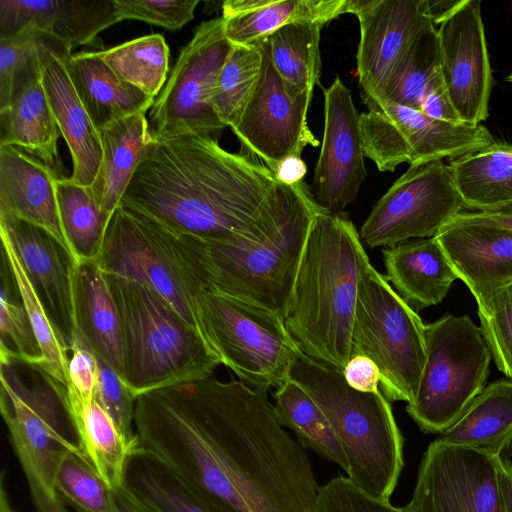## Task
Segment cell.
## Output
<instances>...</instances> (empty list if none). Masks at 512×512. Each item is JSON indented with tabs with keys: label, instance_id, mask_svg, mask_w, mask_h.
Listing matches in <instances>:
<instances>
[{
	"label": "cell",
	"instance_id": "23",
	"mask_svg": "<svg viewBox=\"0 0 512 512\" xmlns=\"http://www.w3.org/2000/svg\"><path fill=\"white\" fill-rule=\"evenodd\" d=\"M0 116V144L27 151L64 177L57 146L60 131L43 86L39 50L16 73L8 107Z\"/></svg>",
	"mask_w": 512,
	"mask_h": 512
},
{
	"label": "cell",
	"instance_id": "38",
	"mask_svg": "<svg viewBox=\"0 0 512 512\" xmlns=\"http://www.w3.org/2000/svg\"><path fill=\"white\" fill-rule=\"evenodd\" d=\"M322 27L315 23H291L260 40L279 75L296 90L312 92L319 82Z\"/></svg>",
	"mask_w": 512,
	"mask_h": 512
},
{
	"label": "cell",
	"instance_id": "19",
	"mask_svg": "<svg viewBox=\"0 0 512 512\" xmlns=\"http://www.w3.org/2000/svg\"><path fill=\"white\" fill-rule=\"evenodd\" d=\"M435 237L477 303L512 283V228L462 211Z\"/></svg>",
	"mask_w": 512,
	"mask_h": 512
},
{
	"label": "cell",
	"instance_id": "14",
	"mask_svg": "<svg viewBox=\"0 0 512 512\" xmlns=\"http://www.w3.org/2000/svg\"><path fill=\"white\" fill-rule=\"evenodd\" d=\"M436 439L419 465L410 512H502L498 458Z\"/></svg>",
	"mask_w": 512,
	"mask_h": 512
},
{
	"label": "cell",
	"instance_id": "10",
	"mask_svg": "<svg viewBox=\"0 0 512 512\" xmlns=\"http://www.w3.org/2000/svg\"><path fill=\"white\" fill-rule=\"evenodd\" d=\"M302 211L255 242H212L213 290L285 319L315 214Z\"/></svg>",
	"mask_w": 512,
	"mask_h": 512
},
{
	"label": "cell",
	"instance_id": "54",
	"mask_svg": "<svg viewBox=\"0 0 512 512\" xmlns=\"http://www.w3.org/2000/svg\"><path fill=\"white\" fill-rule=\"evenodd\" d=\"M113 512H151L123 486L112 489Z\"/></svg>",
	"mask_w": 512,
	"mask_h": 512
},
{
	"label": "cell",
	"instance_id": "22",
	"mask_svg": "<svg viewBox=\"0 0 512 512\" xmlns=\"http://www.w3.org/2000/svg\"><path fill=\"white\" fill-rule=\"evenodd\" d=\"M57 178L56 172L36 156L0 144V216L44 229L72 256L59 215Z\"/></svg>",
	"mask_w": 512,
	"mask_h": 512
},
{
	"label": "cell",
	"instance_id": "59",
	"mask_svg": "<svg viewBox=\"0 0 512 512\" xmlns=\"http://www.w3.org/2000/svg\"><path fill=\"white\" fill-rule=\"evenodd\" d=\"M507 81L512 82V73L507 77Z\"/></svg>",
	"mask_w": 512,
	"mask_h": 512
},
{
	"label": "cell",
	"instance_id": "28",
	"mask_svg": "<svg viewBox=\"0 0 512 512\" xmlns=\"http://www.w3.org/2000/svg\"><path fill=\"white\" fill-rule=\"evenodd\" d=\"M66 66L75 90L97 130L147 112L154 98L126 83L104 62L100 51L69 53Z\"/></svg>",
	"mask_w": 512,
	"mask_h": 512
},
{
	"label": "cell",
	"instance_id": "37",
	"mask_svg": "<svg viewBox=\"0 0 512 512\" xmlns=\"http://www.w3.org/2000/svg\"><path fill=\"white\" fill-rule=\"evenodd\" d=\"M61 225L76 264L98 262L111 215L93 197L89 187L71 178L56 179Z\"/></svg>",
	"mask_w": 512,
	"mask_h": 512
},
{
	"label": "cell",
	"instance_id": "3",
	"mask_svg": "<svg viewBox=\"0 0 512 512\" xmlns=\"http://www.w3.org/2000/svg\"><path fill=\"white\" fill-rule=\"evenodd\" d=\"M369 261L348 217L322 209L315 214L284 319L301 353L343 371L352 355L359 280Z\"/></svg>",
	"mask_w": 512,
	"mask_h": 512
},
{
	"label": "cell",
	"instance_id": "58",
	"mask_svg": "<svg viewBox=\"0 0 512 512\" xmlns=\"http://www.w3.org/2000/svg\"><path fill=\"white\" fill-rule=\"evenodd\" d=\"M391 512H410V511L406 508V506H404V507L392 506Z\"/></svg>",
	"mask_w": 512,
	"mask_h": 512
},
{
	"label": "cell",
	"instance_id": "33",
	"mask_svg": "<svg viewBox=\"0 0 512 512\" xmlns=\"http://www.w3.org/2000/svg\"><path fill=\"white\" fill-rule=\"evenodd\" d=\"M441 441L502 456L512 444V379L486 386L445 431Z\"/></svg>",
	"mask_w": 512,
	"mask_h": 512
},
{
	"label": "cell",
	"instance_id": "43",
	"mask_svg": "<svg viewBox=\"0 0 512 512\" xmlns=\"http://www.w3.org/2000/svg\"><path fill=\"white\" fill-rule=\"evenodd\" d=\"M54 489L62 503L78 512H113L112 489L81 451H66L61 456Z\"/></svg>",
	"mask_w": 512,
	"mask_h": 512
},
{
	"label": "cell",
	"instance_id": "29",
	"mask_svg": "<svg viewBox=\"0 0 512 512\" xmlns=\"http://www.w3.org/2000/svg\"><path fill=\"white\" fill-rule=\"evenodd\" d=\"M346 0H227L225 34L233 45L254 44L291 23H326L345 14Z\"/></svg>",
	"mask_w": 512,
	"mask_h": 512
},
{
	"label": "cell",
	"instance_id": "8",
	"mask_svg": "<svg viewBox=\"0 0 512 512\" xmlns=\"http://www.w3.org/2000/svg\"><path fill=\"white\" fill-rule=\"evenodd\" d=\"M426 360L406 410L419 428L442 433L485 388L492 358L482 330L467 315L425 325Z\"/></svg>",
	"mask_w": 512,
	"mask_h": 512
},
{
	"label": "cell",
	"instance_id": "44",
	"mask_svg": "<svg viewBox=\"0 0 512 512\" xmlns=\"http://www.w3.org/2000/svg\"><path fill=\"white\" fill-rule=\"evenodd\" d=\"M482 334L498 367L512 379V283L477 303Z\"/></svg>",
	"mask_w": 512,
	"mask_h": 512
},
{
	"label": "cell",
	"instance_id": "21",
	"mask_svg": "<svg viewBox=\"0 0 512 512\" xmlns=\"http://www.w3.org/2000/svg\"><path fill=\"white\" fill-rule=\"evenodd\" d=\"M63 43L48 36L39 48L42 82L57 127L69 148L71 180L91 187L99 171L102 147L97 128L85 110L70 78Z\"/></svg>",
	"mask_w": 512,
	"mask_h": 512
},
{
	"label": "cell",
	"instance_id": "4",
	"mask_svg": "<svg viewBox=\"0 0 512 512\" xmlns=\"http://www.w3.org/2000/svg\"><path fill=\"white\" fill-rule=\"evenodd\" d=\"M98 263L104 273L138 281L156 292L211 349L203 311L204 297L213 290L208 241L119 205L109 220Z\"/></svg>",
	"mask_w": 512,
	"mask_h": 512
},
{
	"label": "cell",
	"instance_id": "26",
	"mask_svg": "<svg viewBox=\"0 0 512 512\" xmlns=\"http://www.w3.org/2000/svg\"><path fill=\"white\" fill-rule=\"evenodd\" d=\"M386 279L414 310L440 303L458 279L435 236L383 249Z\"/></svg>",
	"mask_w": 512,
	"mask_h": 512
},
{
	"label": "cell",
	"instance_id": "24",
	"mask_svg": "<svg viewBox=\"0 0 512 512\" xmlns=\"http://www.w3.org/2000/svg\"><path fill=\"white\" fill-rule=\"evenodd\" d=\"M117 22L114 0H0V38L32 26L72 51Z\"/></svg>",
	"mask_w": 512,
	"mask_h": 512
},
{
	"label": "cell",
	"instance_id": "57",
	"mask_svg": "<svg viewBox=\"0 0 512 512\" xmlns=\"http://www.w3.org/2000/svg\"><path fill=\"white\" fill-rule=\"evenodd\" d=\"M1 512H15L9 504L3 484L1 485Z\"/></svg>",
	"mask_w": 512,
	"mask_h": 512
},
{
	"label": "cell",
	"instance_id": "47",
	"mask_svg": "<svg viewBox=\"0 0 512 512\" xmlns=\"http://www.w3.org/2000/svg\"><path fill=\"white\" fill-rule=\"evenodd\" d=\"M48 36L27 26L15 34L0 38V111L8 107L16 73L38 52Z\"/></svg>",
	"mask_w": 512,
	"mask_h": 512
},
{
	"label": "cell",
	"instance_id": "48",
	"mask_svg": "<svg viewBox=\"0 0 512 512\" xmlns=\"http://www.w3.org/2000/svg\"><path fill=\"white\" fill-rule=\"evenodd\" d=\"M392 506L365 494L347 477L338 476L319 488L315 512H391Z\"/></svg>",
	"mask_w": 512,
	"mask_h": 512
},
{
	"label": "cell",
	"instance_id": "7",
	"mask_svg": "<svg viewBox=\"0 0 512 512\" xmlns=\"http://www.w3.org/2000/svg\"><path fill=\"white\" fill-rule=\"evenodd\" d=\"M0 409L37 512H67L54 489L66 451H81L66 406V387L41 371L25 381L17 363H0Z\"/></svg>",
	"mask_w": 512,
	"mask_h": 512
},
{
	"label": "cell",
	"instance_id": "2",
	"mask_svg": "<svg viewBox=\"0 0 512 512\" xmlns=\"http://www.w3.org/2000/svg\"><path fill=\"white\" fill-rule=\"evenodd\" d=\"M119 205L209 243L258 241L318 206L304 182L282 183L261 161L194 134L152 139Z\"/></svg>",
	"mask_w": 512,
	"mask_h": 512
},
{
	"label": "cell",
	"instance_id": "35",
	"mask_svg": "<svg viewBox=\"0 0 512 512\" xmlns=\"http://www.w3.org/2000/svg\"><path fill=\"white\" fill-rule=\"evenodd\" d=\"M441 76L438 31L427 20L401 53L371 110L385 104L419 110L428 87Z\"/></svg>",
	"mask_w": 512,
	"mask_h": 512
},
{
	"label": "cell",
	"instance_id": "36",
	"mask_svg": "<svg viewBox=\"0 0 512 512\" xmlns=\"http://www.w3.org/2000/svg\"><path fill=\"white\" fill-rule=\"evenodd\" d=\"M273 398L274 410L282 426L290 429L304 448L315 451L346 472L343 446L314 398L291 378L277 387Z\"/></svg>",
	"mask_w": 512,
	"mask_h": 512
},
{
	"label": "cell",
	"instance_id": "32",
	"mask_svg": "<svg viewBox=\"0 0 512 512\" xmlns=\"http://www.w3.org/2000/svg\"><path fill=\"white\" fill-rule=\"evenodd\" d=\"M66 406L83 453L111 489L122 486L130 453L139 443L127 440L96 397L84 399L66 388Z\"/></svg>",
	"mask_w": 512,
	"mask_h": 512
},
{
	"label": "cell",
	"instance_id": "46",
	"mask_svg": "<svg viewBox=\"0 0 512 512\" xmlns=\"http://www.w3.org/2000/svg\"><path fill=\"white\" fill-rule=\"evenodd\" d=\"M98 363L99 380L96 398L113 418L127 440L138 444L134 430L136 397L119 374L99 358Z\"/></svg>",
	"mask_w": 512,
	"mask_h": 512
},
{
	"label": "cell",
	"instance_id": "30",
	"mask_svg": "<svg viewBox=\"0 0 512 512\" xmlns=\"http://www.w3.org/2000/svg\"><path fill=\"white\" fill-rule=\"evenodd\" d=\"M98 132L102 159L89 189L101 208L112 215L153 137L146 112L114 121Z\"/></svg>",
	"mask_w": 512,
	"mask_h": 512
},
{
	"label": "cell",
	"instance_id": "15",
	"mask_svg": "<svg viewBox=\"0 0 512 512\" xmlns=\"http://www.w3.org/2000/svg\"><path fill=\"white\" fill-rule=\"evenodd\" d=\"M257 43L262 52L260 76L233 132L242 146L274 173L284 159L301 157L306 146L317 147L319 140L307 122L312 92L288 85L264 44Z\"/></svg>",
	"mask_w": 512,
	"mask_h": 512
},
{
	"label": "cell",
	"instance_id": "53",
	"mask_svg": "<svg viewBox=\"0 0 512 512\" xmlns=\"http://www.w3.org/2000/svg\"><path fill=\"white\" fill-rule=\"evenodd\" d=\"M497 468L502 512H512V462L500 456Z\"/></svg>",
	"mask_w": 512,
	"mask_h": 512
},
{
	"label": "cell",
	"instance_id": "6",
	"mask_svg": "<svg viewBox=\"0 0 512 512\" xmlns=\"http://www.w3.org/2000/svg\"><path fill=\"white\" fill-rule=\"evenodd\" d=\"M104 275L120 318L124 379L136 398L213 375L220 359L161 296L138 281Z\"/></svg>",
	"mask_w": 512,
	"mask_h": 512
},
{
	"label": "cell",
	"instance_id": "31",
	"mask_svg": "<svg viewBox=\"0 0 512 512\" xmlns=\"http://www.w3.org/2000/svg\"><path fill=\"white\" fill-rule=\"evenodd\" d=\"M122 486L151 512H225L141 445L130 453Z\"/></svg>",
	"mask_w": 512,
	"mask_h": 512
},
{
	"label": "cell",
	"instance_id": "50",
	"mask_svg": "<svg viewBox=\"0 0 512 512\" xmlns=\"http://www.w3.org/2000/svg\"><path fill=\"white\" fill-rule=\"evenodd\" d=\"M347 384L361 392H377L381 381L378 366L373 360L363 355L350 358L343 369Z\"/></svg>",
	"mask_w": 512,
	"mask_h": 512
},
{
	"label": "cell",
	"instance_id": "40",
	"mask_svg": "<svg viewBox=\"0 0 512 512\" xmlns=\"http://www.w3.org/2000/svg\"><path fill=\"white\" fill-rule=\"evenodd\" d=\"M100 53L119 78L154 99L168 79L169 47L161 34L138 37Z\"/></svg>",
	"mask_w": 512,
	"mask_h": 512
},
{
	"label": "cell",
	"instance_id": "52",
	"mask_svg": "<svg viewBox=\"0 0 512 512\" xmlns=\"http://www.w3.org/2000/svg\"><path fill=\"white\" fill-rule=\"evenodd\" d=\"M307 173V167L299 156H291L284 159L274 171L277 179L288 185H295L303 182Z\"/></svg>",
	"mask_w": 512,
	"mask_h": 512
},
{
	"label": "cell",
	"instance_id": "49",
	"mask_svg": "<svg viewBox=\"0 0 512 512\" xmlns=\"http://www.w3.org/2000/svg\"><path fill=\"white\" fill-rule=\"evenodd\" d=\"M70 351L66 388L72 389L84 399L96 397L99 380L98 358L78 330L71 340Z\"/></svg>",
	"mask_w": 512,
	"mask_h": 512
},
{
	"label": "cell",
	"instance_id": "9",
	"mask_svg": "<svg viewBox=\"0 0 512 512\" xmlns=\"http://www.w3.org/2000/svg\"><path fill=\"white\" fill-rule=\"evenodd\" d=\"M375 362L390 401L409 403L426 360L425 324L370 263L363 267L352 334V355Z\"/></svg>",
	"mask_w": 512,
	"mask_h": 512
},
{
	"label": "cell",
	"instance_id": "11",
	"mask_svg": "<svg viewBox=\"0 0 512 512\" xmlns=\"http://www.w3.org/2000/svg\"><path fill=\"white\" fill-rule=\"evenodd\" d=\"M203 311L211 349L240 381L268 391L289 378L301 352L281 317L214 291Z\"/></svg>",
	"mask_w": 512,
	"mask_h": 512
},
{
	"label": "cell",
	"instance_id": "17",
	"mask_svg": "<svg viewBox=\"0 0 512 512\" xmlns=\"http://www.w3.org/2000/svg\"><path fill=\"white\" fill-rule=\"evenodd\" d=\"M323 95V142L310 190L322 210L338 214L356 199L366 178L360 114L338 76Z\"/></svg>",
	"mask_w": 512,
	"mask_h": 512
},
{
	"label": "cell",
	"instance_id": "42",
	"mask_svg": "<svg viewBox=\"0 0 512 512\" xmlns=\"http://www.w3.org/2000/svg\"><path fill=\"white\" fill-rule=\"evenodd\" d=\"M0 363L19 362L38 368L41 351L18 289L2 255L0 297Z\"/></svg>",
	"mask_w": 512,
	"mask_h": 512
},
{
	"label": "cell",
	"instance_id": "5",
	"mask_svg": "<svg viewBox=\"0 0 512 512\" xmlns=\"http://www.w3.org/2000/svg\"><path fill=\"white\" fill-rule=\"evenodd\" d=\"M289 378L318 403L347 458V478L370 497L390 502L402 468L403 436L390 400L381 390L350 387L343 371L300 353Z\"/></svg>",
	"mask_w": 512,
	"mask_h": 512
},
{
	"label": "cell",
	"instance_id": "25",
	"mask_svg": "<svg viewBox=\"0 0 512 512\" xmlns=\"http://www.w3.org/2000/svg\"><path fill=\"white\" fill-rule=\"evenodd\" d=\"M385 108L397 143L409 153V165L456 159L494 142L482 124L438 120L396 104H387Z\"/></svg>",
	"mask_w": 512,
	"mask_h": 512
},
{
	"label": "cell",
	"instance_id": "20",
	"mask_svg": "<svg viewBox=\"0 0 512 512\" xmlns=\"http://www.w3.org/2000/svg\"><path fill=\"white\" fill-rule=\"evenodd\" d=\"M0 230L8 236L49 317L70 348L77 331L76 262L52 235L32 223L0 216Z\"/></svg>",
	"mask_w": 512,
	"mask_h": 512
},
{
	"label": "cell",
	"instance_id": "1",
	"mask_svg": "<svg viewBox=\"0 0 512 512\" xmlns=\"http://www.w3.org/2000/svg\"><path fill=\"white\" fill-rule=\"evenodd\" d=\"M139 442L225 512H315L305 448L267 391L213 375L136 398Z\"/></svg>",
	"mask_w": 512,
	"mask_h": 512
},
{
	"label": "cell",
	"instance_id": "55",
	"mask_svg": "<svg viewBox=\"0 0 512 512\" xmlns=\"http://www.w3.org/2000/svg\"><path fill=\"white\" fill-rule=\"evenodd\" d=\"M460 3L461 1L423 0L425 14L434 25L440 24Z\"/></svg>",
	"mask_w": 512,
	"mask_h": 512
},
{
	"label": "cell",
	"instance_id": "12",
	"mask_svg": "<svg viewBox=\"0 0 512 512\" xmlns=\"http://www.w3.org/2000/svg\"><path fill=\"white\" fill-rule=\"evenodd\" d=\"M232 47L222 17L196 28L150 109L153 139L188 134L217 139L226 126L214 112L211 98Z\"/></svg>",
	"mask_w": 512,
	"mask_h": 512
},
{
	"label": "cell",
	"instance_id": "39",
	"mask_svg": "<svg viewBox=\"0 0 512 512\" xmlns=\"http://www.w3.org/2000/svg\"><path fill=\"white\" fill-rule=\"evenodd\" d=\"M0 238L2 255L12 271L41 351V363L37 369L67 387L70 348L49 317L8 236L1 230Z\"/></svg>",
	"mask_w": 512,
	"mask_h": 512
},
{
	"label": "cell",
	"instance_id": "41",
	"mask_svg": "<svg viewBox=\"0 0 512 512\" xmlns=\"http://www.w3.org/2000/svg\"><path fill=\"white\" fill-rule=\"evenodd\" d=\"M259 43L233 45L218 76L211 104L220 121L233 131L251 98L260 76Z\"/></svg>",
	"mask_w": 512,
	"mask_h": 512
},
{
	"label": "cell",
	"instance_id": "18",
	"mask_svg": "<svg viewBox=\"0 0 512 512\" xmlns=\"http://www.w3.org/2000/svg\"><path fill=\"white\" fill-rule=\"evenodd\" d=\"M344 11L359 20V88L371 110L408 42L430 19L423 0H346Z\"/></svg>",
	"mask_w": 512,
	"mask_h": 512
},
{
	"label": "cell",
	"instance_id": "16",
	"mask_svg": "<svg viewBox=\"0 0 512 512\" xmlns=\"http://www.w3.org/2000/svg\"><path fill=\"white\" fill-rule=\"evenodd\" d=\"M438 31L441 75L463 122L481 124L489 115L493 86L481 3L462 0Z\"/></svg>",
	"mask_w": 512,
	"mask_h": 512
},
{
	"label": "cell",
	"instance_id": "56",
	"mask_svg": "<svg viewBox=\"0 0 512 512\" xmlns=\"http://www.w3.org/2000/svg\"><path fill=\"white\" fill-rule=\"evenodd\" d=\"M476 216L494 224L512 228V203L485 211H472Z\"/></svg>",
	"mask_w": 512,
	"mask_h": 512
},
{
	"label": "cell",
	"instance_id": "27",
	"mask_svg": "<svg viewBox=\"0 0 512 512\" xmlns=\"http://www.w3.org/2000/svg\"><path fill=\"white\" fill-rule=\"evenodd\" d=\"M74 312L77 330L88 347L124 379L120 318L98 262L75 267Z\"/></svg>",
	"mask_w": 512,
	"mask_h": 512
},
{
	"label": "cell",
	"instance_id": "45",
	"mask_svg": "<svg viewBox=\"0 0 512 512\" xmlns=\"http://www.w3.org/2000/svg\"><path fill=\"white\" fill-rule=\"evenodd\" d=\"M199 0H114L119 21L134 19L178 30L194 18Z\"/></svg>",
	"mask_w": 512,
	"mask_h": 512
},
{
	"label": "cell",
	"instance_id": "13",
	"mask_svg": "<svg viewBox=\"0 0 512 512\" xmlns=\"http://www.w3.org/2000/svg\"><path fill=\"white\" fill-rule=\"evenodd\" d=\"M464 208L449 164L410 165L373 206L359 235L371 248L433 237Z\"/></svg>",
	"mask_w": 512,
	"mask_h": 512
},
{
	"label": "cell",
	"instance_id": "51",
	"mask_svg": "<svg viewBox=\"0 0 512 512\" xmlns=\"http://www.w3.org/2000/svg\"><path fill=\"white\" fill-rule=\"evenodd\" d=\"M419 110L434 119L461 121L449 98L442 76L428 87L421 100Z\"/></svg>",
	"mask_w": 512,
	"mask_h": 512
},
{
	"label": "cell",
	"instance_id": "34",
	"mask_svg": "<svg viewBox=\"0 0 512 512\" xmlns=\"http://www.w3.org/2000/svg\"><path fill=\"white\" fill-rule=\"evenodd\" d=\"M455 186L473 211H485L512 203V144L491 145L452 159Z\"/></svg>",
	"mask_w": 512,
	"mask_h": 512
}]
</instances>
